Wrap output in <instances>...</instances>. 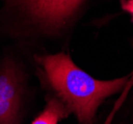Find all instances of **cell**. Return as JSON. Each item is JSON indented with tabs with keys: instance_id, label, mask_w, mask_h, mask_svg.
<instances>
[{
	"instance_id": "1",
	"label": "cell",
	"mask_w": 133,
	"mask_h": 124,
	"mask_svg": "<svg viewBox=\"0 0 133 124\" xmlns=\"http://www.w3.org/2000/svg\"><path fill=\"white\" fill-rule=\"evenodd\" d=\"M36 60L57 97L76 114L81 124H94L102 101L118 92L128 80L127 77L112 80L94 79L64 53L36 57Z\"/></svg>"
},
{
	"instance_id": "3",
	"label": "cell",
	"mask_w": 133,
	"mask_h": 124,
	"mask_svg": "<svg viewBox=\"0 0 133 124\" xmlns=\"http://www.w3.org/2000/svg\"><path fill=\"white\" fill-rule=\"evenodd\" d=\"M83 0H19L36 23L48 30L62 28Z\"/></svg>"
},
{
	"instance_id": "2",
	"label": "cell",
	"mask_w": 133,
	"mask_h": 124,
	"mask_svg": "<svg viewBox=\"0 0 133 124\" xmlns=\"http://www.w3.org/2000/svg\"><path fill=\"white\" fill-rule=\"evenodd\" d=\"M24 75L14 60L0 63V124H21Z\"/></svg>"
},
{
	"instance_id": "4",
	"label": "cell",
	"mask_w": 133,
	"mask_h": 124,
	"mask_svg": "<svg viewBox=\"0 0 133 124\" xmlns=\"http://www.w3.org/2000/svg\"><path fill=\"white\" fill-rule=\"evenodd\" d=\"M71 111L57 96L48 99L44 110L34 119L31 124H58L63 118L69 116Z\"/></svg>"
}]
</instances>
